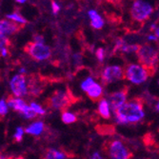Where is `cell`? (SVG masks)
Listing matches in <instances>:
<instances>
[{
  "mask_svg": "<svg viewBox=\"0 0 159 159\" xmlns=\"http://www.w3.org/2000/svg\"><path fill=\"white\" fill-rule=\"evenodd\" d=\"M144 99L141 97H134L126 102L117 111H115V118L119 124H136L140 122L144 116Z\"/></svg>",
  "mask_w": 159,
  "mask_h": 159,
  "instance_id": "obj_1",
  "label": "cell"
},
{
  "mask_svg": "<svg viewBox=\"0 0 159 159\" xmlns=\"http://www.w3.org/2000/svg\"><path fill=\"white\" fill-rule=\"evenodd\" d=\"M154 108H155V110L159 112V99L157 100V102H156V104H155Z\"/></svg>",
  "mask_w": 159,
  "mask_h": 159,
  "instance_id": "obj_35",
  "label": "cell"
},
{
  "mask_svg": "<svg viewBox=\"0 0 159 159\" xmlns=\"http://www.w3.org/2000/svg\"><path fill=\"white\" fill-rule=\"evenodd\" d=\"M75 96L71 93L70 91L63 92L56 90L52 93V94L46 100V105L53 110L65 111L68 108H70L73 104L76 102Z\"/></svg>",
  "mask_w": 159,
  "mask_h": 159,
  "instance_id": "obj_4",
  "label": "cell"
},
{
  "mask_svg": "<svg viewBox=\"0 0 159 159\" xmlns=\"http://www.w3.org/2000/svg\"><path fill=\"white\" fill-rule=\"evenodd\" d=\"M34 40L36 43H41V44H44V37L40 34H34Z\"/></svg>",
  "mask_w": 159,
  "mask_h": 159,
  "instance_id": "obj_29",
  "label": "cell"
},
{
  "mask_svg": "<svg viewBox=\"0 0 159 159\" xmlns=\"http://www.w3.org/2000/svg\"><path fill=\"white\" fill-rule=\"evenodd\" d=\"M30 107H31L37 114H40V115H44V114H46V111H45L44 109H43L40 105H38V104H36V103H34V102L31 103Z\"/></svg>",
  "mask_w": 159,
  "mask_h": 159,
  "instance_id": "obj_23",
  "label": "cell"
},
{
  "mask_svg": "<svg viewBox=\"0 0 159 159\" xmlns=\"http://www.w3.org/2000/svg\"><path fill=\"white\" fill-rule=\"evenodd\" d=\"M11 45V41L10 39L3 35V34H0V49H2V48H7Z\"/></svg>",
  "mask_w": 159,
  "mask_h": 159,
  "instance_id": "obj_24",
  "label": "cell"
},
{
  "mask_svg": "<svg viewBox=\"0 0 159 159\" xmlns=\"http://www.w3.org/2000/svg\"><path fill=\"white\" fill-rule=\"evenodd\" d=\"M128 91H129V89L127 88V87H124L122 90L114 92L109 95L108 102L110 104L111 109L113 111H117L121 106H123L127 102Z\"/></svg>",
  "mask_w": 159,
  "mask_h": 159,
  "instance_id": "obj_10",
  "label": "cell"
},
{
  "mask_svg": "<svg viewBox=\"0 0 159 159\" xmlns=\"http://www.w3.org/2000/svg\"><path fill=\"white\" fill-rule=\"evenodd\" d=\"M101 81L103 85H109L111 83L119 81L125 78V70L119 65H111L104 68L100 75Z\"/></svg>",
  "mask_w": 159,
  "mask_h": 159,
  "instance_id": "obj_8",
  "label": "cell"
},
{
  "mask_svg": "<svg viewBox=\"0 0 159 159\" xmlns=\"http://www.w3.org/2000/svg\"><path fill=\"white\" fill-rule=\"evenodd\" d=\"M23 134H24V129H23V128L18 127V128L16 129V134H14V135H13L14 140H16V142H21L22 139H23Z\"/></svg>",
  "mask_w": 159,
  "mask_h": 159,
  "instance_id": "obj_25",
  "label": "cell"
},
{
  "mask_svg": "<svg viewBox=\"0 0 159 159\" xmlns=\"http://www.w3.org/2000/svg\"><path fill=\"white\" fill-rule=\"evenodd\" d=\"M151 76L149 70L140 64H129L125 69V78L135 85H140Z\"/></svg>",
  "mask_w": 159,
  "mask_h": 159,
  "instance_id": "obj_6",
  "label": "cell"
},
{
  "mask_svg": "<svg viewBox=\"0 0 159 159\" xmlns=\"http://www.w3.org/2000/svg\"><path fill=\"white\" fill-rule=\"evenodd\" d=\"M0 51H1V56H7L9 51L7 48H2V49H0Z\"/></svg>",
  "mask_w": 159,
  "mask_h": 159,
  "instance_id": "obj_32",
  "label": "cell"
},
{
  "mask_svg": "<svg viewBox=\"0 0 159 159\" xmlns=\"http://www.w3.org/2000/svg\"><path fill=\"white\" fill-rule=\"evenodd\" d=\"M8 112V104L6 103V101L4 99L0 100V115H6Z\"/></svg>",
  "mask_w": 159,
  "mask_h": 159,
  "instance_id": "obj_27",
  "label": "cell"
},
{
  "mask_svg": "<svg viewBox=\"0 0 159 159\" xmlns=\"http://www.w3.org/2000/svg\"><path fill=\"white\" fill-rule=\"evenodd\" d=\"M60 10H61V7L58 3H57L56 1L52 2V11L53 14H57L60 11Z\"/></svg>",
  "mask_w": 159,
  "mask_h": 159,
  "instance_id": "obj_28",
  "label": "cell"
},
{
  "mask_svg": "<svg viewBox=\"0 0 159 159\" xmlns=\"http://www.w3.org/2000/svg\"><path fill=\"white\" fill-rule=\"evenodd\" d=\"M136 56L139 64L146 68L151 75L155 74L159 60V52L154 47L149 44L140 46L136 52Z\"/></svg>",
  "mask_w": 159,
  "mask_h": 159,
  "instance_id": "obj_3",
  "label": "cell"
},
{
  "mask_svg": "<svg viewBox=\"0 0 159 159\" xmlns=\"http://www.w3.org/2000/svg\"><path fill=\"white\" fill-rule=\"evenodd\" d=\"M139 45L138 44H125L123 45V47L121 48L120 52H124V53H132V52H137V51L139 50Z\"/></svg>",
  "mask_w": 159,
  "mask_h": 159,
  "instance_id": "obj_20",
  "label": "cell"
},
{
  "mask_svg": "<svg viewBox=\"0 0 159 159\" xmlns=\"http://www.w3.org/2000/svg\"><path fill=\"white\" fill-rule=\"evenodd\" d=\"M157 27H158V26L156 25V23H152V24L150 26V30H151V31H155L156 29H157Z\"/></svg>",
  "mask_w": 159,
  "mask_h": 159,
  "instance_id": "obj_33",
  "label": "cell"
},
{
  "mask_svg": "<svg viewBox=\"0 0 159 159\" xmlns=\"http://www.w3.org/2000/svg\"><path fill=\"white\" fill-rule=\"evenodd\" d=\"M61 119L65 124H71V123H75L76 121V116L74 113L65 111H62Z\"/></svg>",
  "mask_w": 159,
  "mask_h": 159,
  "instance_id": "obj_19",
  "label": "cell"
},
{
  "mask_svg": "<svg viewBox=\"0 0 159 159\" xmlns=\"http://www.w3.org/2000/svg\"><path fill=\"white\" fill-rule=\"evenodd\" d=\"M22 114L24 115V117H26L28 119H33V118L36 117V115H37V113L29 106L25 109V111L22 112Z\"/></svg>",
  "mask_w": 159,
  "mask_h": 159,
  "instance_id": "obj_21",
  "label": "cell"
},
{
  "mask_svg": "<svg viewBox=\"0 0 159 159\" xmlns=\"http://www.w3.org/2000/svg\"><path fill=\"white\" fill-rule=\"evenodd\" d=\"M7 104L9 107H11L12 110L16 111L18 112H23L25 111V109L28 107V105L25 103V101L20 99V98H13L11 96H10L7 99Z\"/></svg>",
  "mask_w": 159,
  "mask_h": 159,
  "instance_id": "obj_15",
  "label": "cell"
},
{
  "mask_svg": "<svg viewBox=\"0 0 159 159\" xmlns=\"http://www.w3.org/2000/svg\"><path fill=\"white\" fill-rule=\"evenodd\" d=\"M25 52L33 59L36 61H43L49 59L52 55V50L49 46L36 42H30L25 46Z\"/></svg>",
  "mask_w": 159,
  "mask_h": 159,
  "instance_id": "obj_7",
  "label": "cell"
},
{
  "mask_svg": "<svg viewBox=\"0 0 159 159\" xmlns=\"http://www.w3.org/2000/svg\"><path fill=\"white\" fill-rule=\"evenodd\" d=\"M154 34H155V35L157 36V38L159 39V26L157 27V29L154 31Z\"/></svg>",
  "mask_w": 159,
  "mask_h": 159,
  "instance_id": "obj_34",
  "label": "cell"
},
{
  "mask_svg": "<svg viewBox=\"0 0 159 159\" xmlns=\"http://www.w3.org/2000/svg\"><path fill=\"white\" fill-rule=\"evenodd\" d=\"M86 93L88 97L91 100L94 101V102H96L98 100H102L103 89H102V87H101V85H99L98 83H93Z\"/></svg>",
  "mask_w": 159,
  "mask_h": 159,
  "instance_id": "obj_13",
  "label": "cell"
},
{
  "mask_svg": "<svg viewBox=\"0 0 159 159\" xmlns=\"http://www.w3.org/2000/svg\"><path fill=\"white\" fill-rule=\"evenodd\" d=\"M102 150L109 159H132L134 156L127 144L116 138L106 140L102 145Z\"/></svg>",
  "mask_w": 159,
  "mask_h": 159,
  "instance_id": "obj_2",
  "label": "cell"
},
{
  "mask_svg": "<svg viewBox=\"0 0 159 159\" xmlns=\"http://www.w3.org/2000/svg\"><path fill=\"white\" fill-rule=\"evenodd\" d=\"M9 159H25V158L22 156H16V157H10Z\"/></svg>",
  "mask_w": 159,
  "mask_h": 159,
  "instance_id": "obj_38",
  "label": "cell"
},
{
  "mask_svg": "<svg viewBox=\"0 0 159 159\" xmlns=\"http://www.w3.org/2000/svg\"><path fill=\"white\" fill-rule=\"evenodd\" d=\"M131 16L136 22H145L153 12V6L147 0H134L132 4Z\"/></svg>",
  "mask_w": 159,
  "mask_h": 159,
  "instance_id": "obj_5",
  "label": "cell"
},
{
  "mask_svg": "<svg viewBox=\"0 0 159 159\" xmlns=\"http://www.w3.org/2000/svg\"><path fill=\"white\" fill-rule=\"evenodd\" d=\"M21 27V25L9 19H2L0 20V34H3L5 36L14 34L20 30Z\"/></svg>",
  "mask_w": 159,
  "mask_h": 159,
  "instance_id": "obj_11",
  "label": "cell"
},
{
  "mask_svg": "<svg viewBox=\"0 0 159 159\" xmlns=\"http://www.w3.org/2000/svg\"><path fill=\"white\" fill-rule=\"evenodd\" d=\"M92 159H103V158L99 154V152H93L92 155Z\"/></svg>",
  "mask_w": 159,
  "mask_h": 159,
  "instance_id": "obj_31",
  "label": "cell"
},
{
  "mask_svg": "<svg viewBox=\"0 0 159 159\" xmlns=\"http://www.w3.org/2000/svg\"><path fill=\"white\" fill-rule=\"evenodd\" d=\"M0 56H1V51H0Z\"/></svg>",
  "mask_w": 159,
  "mask_h": 159,
  "instance_id": "obj_39",
  "label": "cell"
},
{
  "mask_svg": "<svg viewBox=\"0 0 159 159\" xmlns=\"http://www.w3.org/2000/svg\"><path fill=\"white\" fill-rule=\"evenodd\" d=\"M6 18L12 21V22H16V23H17V24H19L21 26L27 24V22H28L27 19L24 16H22L19 12H16V11L6 14Z\"/></svg>",
  "mask_w": 159,
  "mask_h": 159,
  "instance_id": "obj_18",
  "label": "cell"
},
{
  "mask_svg": "<svg viewBox=\"0 0 159 159\" xmlns=\"http://www.w3.org/2000/svg\"><path fill=\"white\" fill-rule=\"evenodd\" d=\"M98 113L102 118L110 119V117H111V107H110L108 100H106V99L100 100L99 105H98Z\"/></svg>",
  "mask_w": 159,
  "mask_h": 159,
  "instance_id": "obj_16",
  "label": "cell"
},
{
  "mask_svg": "<svg viewBox=\"0 0 159 159\" xmlns=\"http://www.w3.org/2000/svg\"><path fill=\"white\" fill-rule=\"evenodd\" d=\"M10 157L5 154H0V159H9Z\"/></svg>",
  "mask_w": 159,
  "mask_h": 159,
  "instance_id": "obj_37",
  "label": "cell"
},
{
  "mask_svg": "<svg viewBox=\"0 0 159 159\" xmlns=\"http://www.w3.org/2000/svg\"><path fill=\"white\" fill-rule=\"evenodd\" d=\"M148 39H149L150 41H154V42L158 40L157 36H156L155 34H149V35H148Z\"/></svg>",
  "mask_w": 159,
  "mask_h": 159,
  "instance_id": "obj_30",
  "label": "cell"
},
{
  "mask_svg": "<svg viewBox=\"0 0 159 159\" xmlns=\"http://www.w3.org/2000/svg\"><path fill=\"white\" fill-rule=\"evenodd\" d=\"M12 93L17 97H23L28 93V86L24 75H16L12 77L10 83Z\"/></svg>",
  "mask_w": 159,
  "mask_h": 159,
  "instance_id": "obj_9",
  "label": "cell"
},
{
  "mask_svg": "<svg viewBox=\"0 0 159 159\" xmlns=\"http://www.w3.org/2000/svg\"><path fill=\"white\" fill-rule=\"evenodd\" d=\"M88 16L91 19V26L95 29V30H101L104 25V19L102 18V16H100L99 12L95 10H90L88 11Z\"/></svg>",
  "mask_w": 159,
  "mask_h": 159,
  "instance_id": "obj_12",
  "label": "cell"
},
{
  "mask_svg": "<svg viewBox=\"0 0 159 159\" xmlns=\"http://www.w3.org/2000/svg\"><path fill=\"white\" fill-rule=\"evenodd\" d=\"M158 133H159V127H158Z\"/></svg>",
  "mask_w": 159,
  "mask_h": 159,
  "instance_id": "obj_40",
  "label": "cell"
},
{
  "mask_svg": "<svg viewBox=\"0 0 159 159\" xmlns=\"http://www.w3.org/2000/svg\"><path fill=\"white\" fill-rule=\"evenodd\" d=\"M69 157L68 152L56 149H47L42 155L43 159H67Z\"/></svg>",
  "mask_w": 159,
  "mask_h": 159,
  "instance_id": "obj_14",
  "label": "cell"
},
{
  "mask_svg": "<svg viewBox=\"0 0 159 159\" xmlns=\"http://www.w3.org/2000/svg\"><path fill=\"white\" fill-rule=\"evenodd\" d=\"M93 83H95V82H94V80H93V77H88V78H86V79L81 83V89H82V91L87 92V91H88V90L90 89V87H91Z\"/></svg>",
  "mask_w": 159,
  "mask_h": 159,
  "instance_id": "obj_22",
  "label": "cell"
},
{
  "mask_svg": "<svg viewBox=\"0 0 159 159\" xmlns=\"http://www.w3.org/2000/svg\"><path fill=\"white\" fill-rule=\"evenodd\" d=\"M43 131H44V123L41 121H37V122L31 124L26 129L25 132L27 134H30L33 135H39L42 134Z\"/></svg>",
  "mask_w": 159,
  "mask_h": 159,
  "instance_id": "obj_17",
  "label": "cell"
},
{
  "mask_svg": "<svg viewBox=\"0 0 159 159\" xmlns=\"http://www.w3.org/2000/svg\"><path fill=\"white\" fill-rule=\"evenodd\" d=\"M27 1H28V0H16V3H19V4H24Z\"/></svg>",
  "mask_w": 159,
  "mask_h": 159,
  "instance_id": "obj_36",
  "label": "cell"
},
{
  "mask_svg": "<svg viewBox=\"0 0 159 159\" xmlns=\"http://www.w3.org/2000/svg\"><path fill=\"white\" fill-rule=\"evenodd\" d=\"M105 50L103 48H98L95 52V56H96V58L98 59V61L100 62H103L104 59H105Z\"/></svg>",
  "mask_w": 159,
  "mask_h": 159,
  "instance_id": "obj_26",
  "label": "cell"
}]
</instances>
